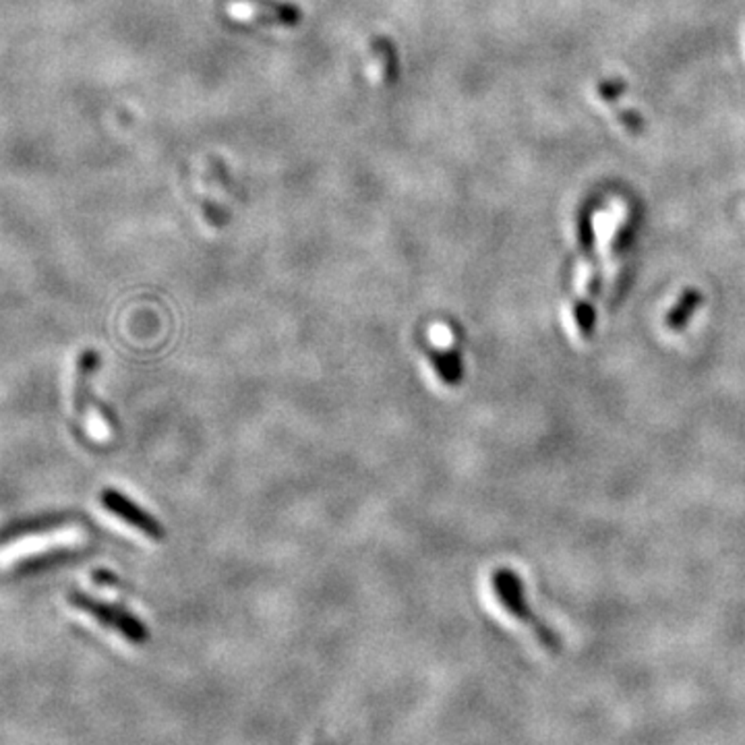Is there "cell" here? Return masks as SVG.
Here are the masks:
<instances>
[{
	"mask_svg": "<svg viewBox=\"0 0 745 745\" xmlns=\"http://www.w3.org/2000/svg\"><path fill=\"white\" fill-rule=\"evenodd\" d=\"M619 121L624 122V127L627 130H632V133H640L644 127V121L640 119L638 113H632V110H624V113H619Z\"/></svg>",
	"mask_w": 745,
	"mask_h": 745,
	"instance_id": "13",
	"label": "cell"
},
{
	"mask_svg": "<svg viewBox=\"0 0 745 745\" xmlns=\"http://www.w3.org/2000/svg\"><path fill=\"white\" fill-rule=\"evenodd\" d=\"M100 501L110 514L116 515V518H121L124 524L137 528V531H139L141 534H146L147 539H152V540L166 539L164 526H162L152 514H147L146 509H141L135 501H130L127 495L116 491V489H104L100 495Z\"/></svg>",
	"mask_w": 745,
	"mask_h": 745,
	"instance_id": "4",
	"label": "cell"
},
{
	"mask_svg": "<svg viewBox=\"0 0 745 745\" xmlns=\"http://www.w3.org/2000/svg\"><path fill=\"white\" fill-rule=\"evenodd\" d=\"M372 56V75L383 88H391L400 80V54L388 36H372L369 42Z\"/></svg>",
	"mask_w": 745,
	"mask_h": 745,
	"instance_id": "5",
	"label": "cell"
},
{
	"mask_svg": "<svg viewBox=\"0 0 745 745\" xmlns=\"http://www.w3.org/2000/svg\"><path fill=\"white\" fill-rule=\"evenodd\" d=\"M578 245L586 261L597 259V237H594L592 213L590 209H584L578 218Z\"/></svg>",
	"mask_w": 745,
	"mask_h": 745,
	"instance_id": "9",
	"label": "cell"
},
{
	"mask_svg": "<svg viewBox=\"0 0 745 745\" xmlns=\"http://www.w3.org/2000/svg\"><path fill=\"white\" fill-rule=\"evenodd\" d=\"M491 588L495 592V599L499 600V605L507 611V615L518 619L522 625H526L534 636H537L542 649L548 652H561V640L557 633H555L551 627H548L545 621L539 619L537 613L532 611V607L526 603L524 597V586H522V580L515 572L507 570V567H499L491 573Z\"/></svg>",
	"mask_w": 745,
	"mask_h": 745,
	"instance_id": "1",
	"label": "cell"
},
{
	"mask_svg": "<svg viewBox=\"0 0 745 745\" xmlns=\"http://www.w3.org/2000/svg\"><path fill=\"white\" fill-rule=\"evenodd\" d=\"M632 237H633V222L627 220L625 224L619 228L617 237H615V240H613V248H611V251L615 253V255H621V253H624L625 248L630 247V243H632Z\"/></svg>",
	"mask_w": 745,
	"mask_h": 745,
	"instance_id": "11",
	"label": "cell"
},
{
	"mask_svg": "<svg viewBox=\"0 0 745 745\" xmlns=\"http://www.w3.org/2000/svg\"><path fill=\"white\" fill-rule=\"evenodd\" d=\"M97 363H100V356H97L96 350L81 352L80 364H77V383H75V410L80 418H85V413H88L89 379L96 372Z\"/></svg>",
	"mask_w": 745,
	"mask_h": 745,
	"instance_id": "7",
	"label": "cell"
},
{
	"mask_svg": "<svg viewBox=\"0 0 745 745\" xmlns=\"http://www.w3.org/2000/svg\"><path fill=\"white\" fill-rule=\"evenodd\" d=\"M228 15L265 28L294 29L303 23V9L289 0H230Z\"/></svg>",
	"mask_w": 745,
	"mask_h": 745,
	"instance_id": "3",
	"label": "cell"
},
{
	"mask_svg": "<svg viewBox=\"0 0 745 745\" xmlns=\"http://www.w3.org/2000/svg\"><path fill=\"white\" fill-rule=\"evenodd\" d=\"M69 603L83 613H88L89 617H94L97 624H102L108 630L121 633L122 638H127L129 642L133 644H146L149 640L147 627L137 619L133 613L122 609L121 605H110L104 603V600H97L89 594L83 592H71Z\"/></svg>",
	"mask_w": 745,
	"mask_h": 745,
	"instance_id": "2",
	"label": "cell"
},
{
	"mask_svg": "<svg viewBox=\"0 0 745 745\" xmlns=\"http://www.w3.org/2000/svg\"><path fill=\"white\" fill-rule=\"evenodd\" d=\"M702 292L698 289H688L682 292V297L677 298V303L671 306V311L666 313L665 325L671 331H682L685 325L690 323V319L694 317V313L702 306Z\"/></svg>",
	"mask_w": 745,
	"mask_h": 745,
	"instance_id": "8",
	"label": "cell"
},
{
	"mask_svg": "<svg viewBox=\"0 0 745 745\" xmlns=\"http://www.w3.org/2000/svg\"><path fill=\"white\" fill-rule=\"evenodd\" d=\"M199 207L209 226L222 228L228 224V213L218 204H212L207 197H199Z\"/></svg>",
	"mask_w": 745,
	"mask_h": 745,
	"instance_id": "10",
	"label": "cell"
},
{
	"mask_svg": "<svg viewBox=\"0 0 745 745\" xmlns=\"http://www.w3.org/2000/svg\"><path fill=\"white\" fill-rule=\"evenodd\" d=\"M625 91V83L621 80H609V81H603L599 85V94L605 97L607 102H613L617 100V97Z\"/></svg>",
	"mask_w": 745,
	"mask_h": 745,
	"instance_id": "12",
	"label": "cell"
},
{
	"mask_svg": "<svg viewBox=\"0 0 745 745\" xmlns=\"http://www.w3.org/2000/svg\"><path fill=\"white\" fill-rule=\"evenodd\" d=\"M424 355H427L431 367L437 372V377L441 379L443 385L448 388H457L464 379V364L462 356L457 350H439L437 346L423 342Z\"/></svg>",
	"mask_w": 745,
	"mask_h": 745,
	"instance_id": "6",
	"label": "cell"
}]
</instances>
